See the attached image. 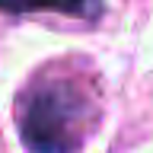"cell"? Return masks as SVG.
Segmentation results:
<instances>
[{
	"label": "cell",
	"mask_w": 153,
	"mask_h": 153,
	"mask_svg": "<svg viewBox=\"0 0 153 153\" xmlns=\"http://www.w3.org/2000/svg\"><path fill=\"white\" fill-rule=\"evenodd\" d=\"M96 121V93L70 74H38L16 102L19 140L29 153H76Z\"/></svg>",
	"instance_id": "cell-1"
},
{
	"label": "cell",
	"mask_w": 153,
	"mask_h": 153,
	"mask_svg": "<svg viewBox=\"0 0 153 153\" xmlns=\"http://www.w3.org/2000/svg\"><path fill=\"white\" fill-rule=\"evenodd\" d=\"M38 10H54L86 22H96L105 13L102 0H0V13H38Z\"/></svg>",
	"instance_id": "cell-2"
}]
</instances>
